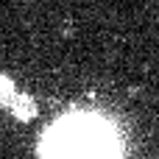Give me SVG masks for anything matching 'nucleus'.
Listing matches in <instances>:
<instances>
[{
    "instance_id": "nucleus-1",
    "label": "nucleus",
    "mask_w": 159,
    "mask_h": 159,
    "mask_svg": "<svg viewBox=\"0 0 159 159\" xmlns=\"http://www.w3.org/2000/svg\"><path fill=\"white\" fill-rule=\"evenodd\" d=\"M42 154L45 159H120V137L106 120L75 115L48 131Z\"/></svg>"
}]
</instances>
